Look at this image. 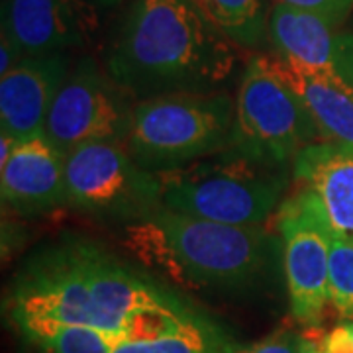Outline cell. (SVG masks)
<instances>
[{"label": "cell", "mask_w": 353, "mask_h": 353, "mask_svg": "<svg viewBox=\"0 0 353 353\" xmlns=\"http://www.w3.org/2000/svg\"><path fill=\"white\" fill-rule=\"evenodd\" d=\"M196 310L176 292L139 275L88 241L43 250L18 275L8 316L101 330L116 340L175 328Z\"/></svg>", "instance_id": "cell-1"}, {"label": "cell", "mask_w": 353, "mask_h": 353, "mask_svg": "<svg viewBox=\"0 0 353 353\" xmlns=\"http://www.w3.org/2000/svg\"><path fill=\"white\" fill-rule=\"evenodd\" d=\"M241 53L194 0H130L104 67L134 101L208 94L228 92L240 73Z\"/></svg>", "instance_id": "cell-2"}, {"label": "cell", "mask_w": 353, "mask_h": 353, "mask_svg": "<svg viewBox=\"0 0 353 353\" xmlns=\"http://www.w3.org/2000/svg\"><path fill=\"white\" fill-rule=\"evenodd\" d=\"M134 259L181 289L248 294L283 269L281 238L267 226H230L159 208L122 228Z\"/></svg>", "instance_id": "cell-3"}, {"label": "cell", "mask_w": 353, "mask_h": 353, "mask_svg": "<svg viewBox=\"0 0 353 353\" xmlns=\"http://www.w3.org/2000/svg\"><path fill=\"white\" fill-rule=\"evenodd\" d=\"M159 179L163 208L230 226H265L294 183L292 169L257 163L232 145Z\"/></svg>", "instance_id": "cell-4"}, {"label": "cell", "mask_w": 353, "mask_h": 353, "mask_svg": "<svg viewBox=\"0 0 353 353\" xmlns=\"http://www.w3.org/2000/svg\"><path fill=\"white\" fill-rule=\"evenodd\" d=\"M230 92H179L136 101L126 150L145 171L161 175L224 152L234 139Z\"/></svg>", "instance_id": "cell-5"}, {"label": "cell", "mask_w": 353, "mask_h": 353, "mask_svg": "<svg viewBox=\"0 0 353 353\" xmlns=\"http://www.w3.org/2000/svg\"><path fill=\"white\" fill-rule=\"evenodd\" d=\"M232 148L253 161L292 169L299 153L322 141L299 97L273 69L269 53H252L236 90Z\"/></svg>", "instance_id": "cell-6"}, {"label": "cell", "mask_w": 353, "mask_h": 353, "mask_svg": "<svg viewBox=\"0 0 353 353\" xmlns=\"http://www.w3.org/2000/svg\"><path fill=\"white\" fill-rule=\"evenodd\" d=\"M67 206L92 220L128 226L163 208L161 179L139 167L124 143L94 141L67 153Z\"/></svg>", "instance_id": "cell-7"}, {"label": "cell", "mask_w": 353, "mask_h": 353, "mask_svg": "<svg viewBox=\"0 0 353 353\" xmlns=\"http://www.w3.org/2000/svg\"><path fill=\"white\" fill-rule=\"evenodd\" d=\"M294 187L275 214L283 275L292 318L303 328L318 330L330 304V250L336 234L314 192L296 183Z\"/></svg>", "instance_id": "cell-8"}, {"label": "cell", "mask_w": 353, "mask_h": 353, "mask_svg": "<svg viewBox=\"0 0 353 353\" xmlns=\"http://www.w3.org/2000/svg\"><path fill=\"white\" fill-rule=\"evenodd\" d=\"M136 101L90 55L77 59L53 102L46 136L63 153L94 141L126 143Z\"/></svg>", "instance_id": "cell-9"}, {"label": "cell", "mask_w": 353, "mask_h": 353, "mask_svg": "<svg viewBox=\"0 0 353 353\" xmlns=\"http://www.w3.org/2000/svg\"><path fill=\"white\" fill-rule=\"evenodd\" d=\"M120 0H2V30L26 55L71 53L101 34Z\"/></svg>", "instance_id": "cell-10"}, {"label": "cell", "mask_w": 353, "mask_h": 353, "mask_svg": "<svg viewBox=\"0 0 353 353\" xmlns=\"http://www.w3.org/2000/svg\"><path fill=\"white\" fill-rule=\"evenodd\" d=\"M67 153L39 134L14 145L0 163L2 208L32 218L67 206Z\"/></svg>", "instance_id": "cell-11"}, {"label": "cell", "mask_w": 353, "mask_h": 353, "mask_svg": "<svg viewBox=\"0 0 353 353\" xmlns=\"http://www.w3.org/2000/svg\"><path fill=\"white\" fill-rule=\"evenodd\" d=\"M71 67V53L26 55L0 75V134L18 141L43 134Z\"/></svg>", "instance_id": "cell-12"}, {"label": "cell", "mask_w": 353, "mask_h": 353, "mask_svg": "<svg viewBox=\"0 0 353 353\" xmlns=\"http://www.w3.org/2000/svg\"><path fill=\"white\" fill-rule=\"evenodd\" d=\"M267 43L271 53L332 73L353 87V34L324 18L273 2Z\"/></svg>", "instance_id": "cell-13"}, {"label": "cell", "mask_w": 353, "mask_h": 353, "mask_svg": "<svg viewBox=\"0 0 353 353\" xmlns=\"http://www.w3.org/2000/svg\"><path fill=\"white\" fill-rule=\"evenodd\" d=\"M292 176L314 192L336 238L353 241V145L316 141L299 153Z\"/></svg>", "instance_id": "cell-14"}, {"label": "cell", "mask_w": 353, "mask_h": 353, "mask_svg": "<svg viewBox=\"0 0 353 353\" xmlns=\"http://www.w3.org/2000/svg\"><path fill=\"white\" fill-rule=\"evenodd\" d=\"M277 75L303 102L322 141L353 145V87L332 73L269 51Z\"/></svg>", "instance_id": "cell-15"}, {"label": "cell", "mask_w": 353, "mask_h": 353, "mask_svg": "<svg viewBox=\"0 0 353 353\" xmlns=\"http://www.w3.org/2000/svg\"><path fill=\"white\" fill-rule=\"evenodd\" d=\"M234 343L226 330L196 310L179 326L155 336L118 340L112 353H230Z\"/></svg>", "instance_id": "cell-16"}, {"label": "cell", "mask_w": 353, "mask_h": 353, "mask_svg": "<svg viewBox=\"0 0 353 353\" xmlns=\"http://www.w3.org/2000/svg\"><path fill=\"white\" fill-rule=\"evenodd\" d=\"M194 4L240 50L257 53L267 43L271 0H194Z\"/></svg>", "instance_id": "cell-17"}, {"label": "cell", "mask_w": 353, "mask_h": 353, "mask_svg": "<svg viewBox=\"0 0 353 353\" xmlns=\"http://www.w3.org/2000/svg\"><path fill=\"white\" fill-rule=\"evenodd\" d=\"M14 328L43 353H112L116 338L101 330L41 318H12Z\"/></svg>", "instance_id": "cell-18"}, {"label": "cell", "mask_w": 353, "mask_h": 353, "mask_svg": "<svg viewBox=\"0 0 353 353\" xmlns=\"http://www.w3.org/2000/svg\"><path fill=\"white\" fill-rule=\"evenodd\" d=\"M328 301L334 310L353 322V241L334 238L330 250Z\"/></svg>", "instance_id": "cell-19"}, {"label": "cell", "mask_w": 353, "mask_h": 353, "mask_svg": "<svg viewBox=\"0 0 353 353\" xmlns=\"http://www.w3.org/2000/svg\"><path fill=\"white\" fill-rule=\"evenodd\" d=\"M299 345L301 332L292 328H277L252 343H234L230 353H299Z\"/></svg>", "instance_id": "cell-20"}, {"label": "cell", "mask_w": 353, "mask_h": 353, "mask_svg": "<svg viewBox=\"0 0 353 353\" xmlns=\"http://www.w3.org/2000/svg\"><path fill=\"white\" fill-rule=\"evenodd\" d=\"M285 4L296 10L316 14L336 28H341L353 12V0H271V4Z\"/></svg>", "instance_id": "cell-21"}, {"label": "cell", "mask_w": 353, "mask_h": 353, "mask_svg": "<svg viewBox=\"0 0 353 353\" xmlns=\"http://www.w3.org/2000/svg\"><path fill=\"white\" fill-rule=\"evenodd\" d=\"M322 353H353V322L343 320L320 338Z\"/></svg>", "instance_id": "cell-22"}, {"label": "cell", "mask_w": 353, "mask_h": 353, "mask_svg": "<svg viewBox=\"0 0 353 353\" xmlns=\"http://www.w3.org/2000/svg\"><path fill=\"white\" fill-rule=\"evenodd\" d=\"M22 59H24V53L18 48V43L14 41L8 32L2 30L0 32V75L8 73Z\"/></svg>", "instance_id": "cell-23"}, {"label": "cell", "mask_w": 353, "mask_h": 353, "mask_svg": "<svg viewBox=\"0 0 353 353\" xmlns=\"http://www.w3.org/2000/svg\"><path fill=\"white\" fill-rule=\"evenodd\" d=\"M299 353H322V350H320V340L312 338L310 334H301Z\"/></svg>", "instance_id": "cell-24"}]
</instances>
